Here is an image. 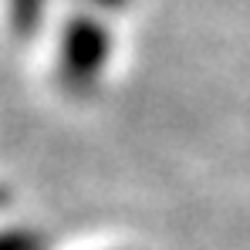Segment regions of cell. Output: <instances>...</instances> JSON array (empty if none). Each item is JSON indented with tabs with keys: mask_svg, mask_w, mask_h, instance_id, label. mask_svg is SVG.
Wrapping results in <instances>:
<instances>
[{
	"mask_svg": "<svg viewBox=\"0 0 250 250\" xmlns=\"http://www.w3.org/2000/svg\"><path fill=\"white\" fill-rule=\"evenodd\" d=\"M0 250H44L38 233H24V230H3L0 233Z\"/></svg>",
	"mask_w": 250,
	"mask_h": 250,
	"instance_id": "cell-1",
	"label": "cell"
}]
</instances>
